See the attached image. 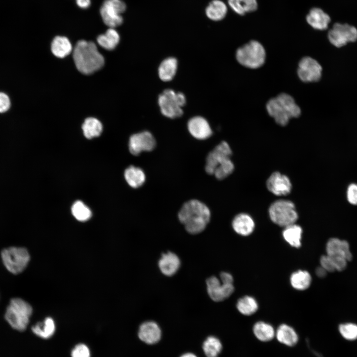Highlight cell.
Returning a JSON list of instances; mask_svg holds the SVG:
<instances>
[{
	"label": "cell",
	"instance_id": "1",
	"mask_svg": "<svg viewBox=\"0 0 357 357\" xmlns=\"http://www.w3.org/2000/svg\"><path fill=\"white\" fill-rule=\"evenodd\" d=\"M178 217L187 232L197 234L206 227L211 214L205 204L198 200L192 199L184 203L178 212Z\"/></svg>",
	"mask_w": 357,
	"mask_h": 357
},
{
	"label": "cell",
	"instance_id": "2",
	"mask_svg": "<svg viewBox=\"0 0 357 357\" xmlns=\"http://www.w3.org/2000/svg\"><path fill=\"white\" fill-rule=\"evenodd\" d=\"M73 58L77 69L85 74H90L100 69L104 59L95 44L84 40L79 41L73 51Z\"/></svg>",
	"mask_w": 357,
	"mask_h": 357
},
{
	"label": "cell",
	"instance_id": "3",
	"mask_svg": "<svg viewBox=\"0 0 357 357\" xmlns=\"http://www.w3.org/2000/svg\"><path fill=\"white\" fill-rule=\"evenodd\" d=\"M266 109L275 121L281 126H285L290 119L297 118L301 115V109L294 98L286 93H281L269 99Z\"/></svg>",
	"mask_w": 357,
	"mask_h": 357
},
{
	"label": "cell",
	"instance_id": "4",
	"mask_svg": "<svg viewBox=\"0 0 357 357\" xmlns=\"http://www.w3.org/2000/svg\"><path fill=\"white\" fill-rule=\"evenodd\" d=\"M232 153L228 143L221 142L207 156L206 173L214 175L218 179H223L231 175L234 170V165L230 159Z\"/></svg>",
	"mask_w": 357,
	"mask_h": 357
},
{
	"label": "cell",
	"instance_id": "5",
	"mask_svg": "<svg viewBox=\"0 0 357 357\" xmlns=\"http://www.w3.org/2000/svg\"><path fill=\"white\" fill-rule=\"evenodd\" d=\"M266 51L259 41L250 40L238 48L236 59L242 66L250 69L261 67L265 63Z\"/></svg>",
	"mask_w": 357,
	"mask_h": 357
},
{
	"label": "cell",
	"instance_id": "6",
	"mask_svg": "<svg viewBox=\"0 0 357 357\" xmlns=\"http://www.w3.org/2000/svg\"><path fill=\"white\" fill-rule=\"evenodd\" d=\"M32 313L30 304L20 298H13L8 304L4 315L10 326L19 331L25 330Z\"/></svg>",
	"mask_w": 357,
	"mask_h": 357
},
{
	"label": "cell",
	"instance_id": "7",
	"mask_svg": "<svg viewBox=\"0 0 357 357\" xmlns=\"http://www.w3.org/2000/svg\"><path fill=\"white\" fill-rule=\"evenodd\" d=\"M186 103L184 95L181 92L167 89L163 91L158 97V104L161 113L170 118H178L183 114L182 107Z\"/></svg>",
	"mask_w": 357,
	"mask_h": 357
},
{
	"label": "cell",
	"instance_id": "8",
	"mask_svg": "<svg viewBox=\"0 0 357 357\" xmlns=\"http://www.w3.org/2000/svg\"><path fill=\"white\" fill-rule=\"evenodd\" d=\"M207 290L210 298L215 301H221L229 298L234 291V278L229 273L223 272L220 278L211 276L206 280Z\"/></svg>",
	"mask_w": 357,
	"mask_h": 357
},
{
	"label": "cell",
	"instance_id": "9",
	"mask_svg": "<svg viewBox=\"0 0 357 357\" xmlns=\"http://www.w3.org/2000/svg\"><path fill=\"white\" fill-rule=\"evenodd\" d=\"M268 211L271 221L281 227L295 224L298 219L295 206L290 200L281 199L274 202Z\"/></svg>",
	"mask_w": 357,
	"mask_h": 357
},
{
	"label": "cell",
	"instance_id": "10",
	"mask_svg": "<svg viewBox=\"0 0 357 357\" xmlns=\"http://www.w3.org/2000/svg\"><path fill=\"white\" fill-rule=\"evenodd\" d=\"M1 258L6 269L12 274H17L26 268L30 257L25 248L11 246L1 251Z\"/></svg>",
	"mask_w": 357,
	"mask_h": 357
},
{
	"label": "cell",
	"instance_id": "11",
	"mask_svg": "<svg viewBox=\"0 0 357 357\" xmlns=\"http://www.w3.org/2000/svg\"><path fill=\"white\" fill-rule=\"evenodd\" d=\"M126 5L122 0H105L100 9L103 22L109 28H115L122 24V14L126 10Z\"/></svg>",
	"mask_w": 357,
	"mask_h": 357
},
{
	"label": "cell",
	"instance_id": "12",
	"mask_svg": "<svg viewBox=\"0 0 357 357\" xmlns=\"http://www.w3.org/2000/svg\"><path fill=\"white\" fill-rule=\"evenodd\" d=\"M330 42L336 47H341L357 40V29L348 24L335 23L328 34Z\"/></svg>",
	"mask_w": 357,
	"mask_h": 357
},
{
	"label": "cell",
	"instance_id": "13",
	"mask_svg": "<svg viewBox=\"0 0 357 357\" xmlns=\"http://www.w3.org/2000/svg\"><path fill=\"white\" fill-rule=\"evenodd\" d=\"M322 70V66L316 60L305 56L298 62L297 74L303 82H317L321 78Z\"/></svg>",
	"mask_w": 357,
	"mask_h": 357
},
{
	"label": "cell",
	"instance_id": "14",
	"mask_svg": "<svg viewBox=\"0 0 357 357\" xmlns=\"http://www.w3.org/2000/svg\"><path fill=\"white\" fill-rule=\"evenodd\" d=\"M155 146V139L148 131L133 134L129 138V150L133 155H138L143 151H151Z\"/></svg>",
	"mask_w": 357,
	"mask_h": 357
},
{
	"label": "cell",
	"instance_id": "15",
	"mask_svg": "<svg viewBox=\"0 0 357 357\" xmlns=\"http://www.w3.org/2000/svg\"><path fill=\"white\" fill-rule=\"evenodd\" d=\"M268 190L277 196H284L289 194L292 189V183L289 178L278 172L272 173L266 181Z\"/></svg>",
	"mask_w": 357,
	"mask_h": 357
},
{
	"label": "cell",
	"instance_id": "16",
	"mask_svg": "<svg viewBox=\"0 0 357 357\" xmlns=\"http://www.w3.org/2000/svg\"><path fill=\"white\" fill-rule=\"evenodd\" d=\"M187 128L190 134L197 139H206L212 134L208 122L201 116L191 118L188 121Z\"/></svg>",
	"mask_w": 357,
	"mask_h": 357
},
{
	"label": "cell",
	"instance_id": "17",
	"mask_svg": "<svg viewBox=\"0 0 357 357\" xmlns=\"http://www.w3.org/2000/svg\"><path fill=\"white\" fill-rule=\"evenodd\" d=\"M326 251L327 255L330 256L341 257L348 261L353 258L349 244L345 240L335 238H330L326 243Z\"/></svg>",
	"mask_w": 357,
	"mask_h": 357
},
{
	"label": "cell",
	"instance_id": "18",
	"mask_svg": "<svg viewBox=\"0 0 357 357\" xmlns=\"http://www.w3.org/2000/svg\"><path fill=\"white\" fill-rule=\"evenodd\" d=\"M138 337L148 344H154L160 340L161 331L159 325L154 321H147L142 323L139 329Z\"/></svg>",
	"mask_w": 357,
	"mask_h": 357
},
{
	"label": "cell",
	"instance_id": "19",
	"mask_svg": "<svg viewBox=\"0 0 357 357\" xmlns=\"http://www.w3.org/2000/svg\"><path fill=\"white\" fill-rule=\"evenodd\" d=\"M232 227L238 234L247 236L252 233L255 228V223L252 218L246 213L238 214L232 221Z\"/></svg>",
	"mask_w": 357,
	"mask_h": 357
},
{
	"label": "cell",
	"instance_id": "20",
	"mask_svg": "<svg viewBox=\"0 0 357 357\" xmlns=\"http://www.w3.org/2000/svg\"><path fill=\"white\" fill-rule=\"evenodd\" d=\"M158 265L160 271L163 274L167 276H171L178 271L180 265V261L175 253L168 252L162 255Z\"/></svg>",
	"mask_w": 357,
	"mask_h": 357
},
{
	"label": "cell",
	"instance_id": "21",
	"mask_svg": "<svg viewBox=\"0 0 357 357\" xmlns=\"http://www.w3.org/2000/svg\"><path fill=\"white\" fill-rule=\"evenodd\" d=\"M306 20L313 28L319 30L326 29L330 22V16L323 10L317 7L310 10L306 15Z\"/></svg>",
	"mask_w": 357,
	"mask_h": 357
},
{
	"label": "cell",
	"instance_id": "22",
	"mask_svg": "<svg viewBox=\"0 0 357 357\" xmlns=\"http://www.w3.org/2000/svg\"><path fill=\"white\" fill-rule=\"evenodd\" d=\"M278 341L289 347L296 345L298 341V336L295 330L286 324H282L275 331V336Z\"/></svg>",
	"mask_w": 357,
	"mask_h": 357
},
{
	"label": "cell",
	"instance_id": "23",
	"mask_svg": "<svg viewBox=\"0 0 357 357\" xmlns=\"http://www.w3.org/2000/svg\"><path fill=\"white\" fill-rule=\"evenodd\" d=\"M228 7L221 0H212L205 9L206 17L214 21L223 20L227 15Z\"/></svg>",
	"mask_w": 357,
	"mask_h": 357
},
{
	"label": "cell",
	"instance_id": "24",
	"mask_svg": "<svg viewBox=\"0 0 357 357\" xmlns=\"http://www.w3.org/2000/svg\"><path fill=\"white\" fill-rule=\"evenodd\" d=\"M178 61L175 58L169 57L165 59L159 66V78L165 82L172 80L176 75Z\"/></svg>",
	"mask_w": 357,
	"mask_h": 357
},
{
	"label": "cell",
	"instance_id": "25",
	"mask_svg": "<svg viewBox=\"0 0 357 357\" xmlns=\"http://www.w3.org/2000/svg\"><path fill=\"white\" fill-rule=\"evenodd\" d=\"M302 230L296 223L284 227L282 236L285 240L291 246L298 248L301 245Z\"/></svg>",
	"mask_w": 357,
	"mask_h": 357
},
{
	"label": "cell",
	"instance_id": "26",
	"mask_svg": "<svg viewBox=\"0 0 357 357\" xmlns=\"http://www.w3.org/2000/svg\"><path fill=\"white\" fill-rule=\"evenodd\" d=\"M51 50L55 56L63 58L71 53L72 45L66 37L58 36L54 38L52 42Z\"/></svg>",
	"mask_w": 357,
	"mask_h": 357
},
{
	"label": "cell",
	"instance_id": "27",
	"mask_svg": "<svg viewBox=\"0 0 357 357\" xmlns=\"http://www.w3.org/2000/svg\"><path fill=\"white\" fill-rule=\"evenodd\" d=\"M290 281L293 288L303 291L309 287L311 283V276L308 271L298 270L291 274Z\"/></svg>",
	"mask_w": 357,
	"mask_h": 357
},
{
	"label": "cell",
	"instance_id": "28",
	"mask_svg": "<svg viewBox=\"0 0 357 357\" xmlns=\"http://www.w3.org/2000/svg\"><path fill=\"white\" fill-rule=\"evenodd\" d=\"M255 337L261 342H268L275 336L274 327L269 323L260 321L256 322L252 328Z\"/></svg>",
	"mask_w": 357,
	"mask_h": 357
},
{
	"label": "cell",
	"instance_id": "29",
	"mask_svg": "<svg viewBox=\"0 0 357 357\" xmlns=\"http://www.w3.org/2000/svg\"><path fill=\"white\" fill-rule=\"evenodd\" d=\"M119 34L115 28H109L104 34L98 36L97 41L102 48L112 50L119 44Z\"/></svg>",
	"mask_w": 357,
	"mask_h": 357
},
{
	"label": "cell",
	"instance_id": "30",
	"mask_svg": "<svg viewBox=\"0 0 357 357\" xmlns=\"http://www.w3.org/2000/svg\"><path fill=\"white\" fill-rule=\"evenodd\" d=\"M124 178L127 183L133 188L141 186L145 182V175L139 168L131 166L124 171Z\"/></svg>",
	"mask_w": 357,
	"mask_h": 357
},
{
	"label": "cell",
	"instance_id": "31",
	"mask_svg": "<svg viewBox=\"0 0 357 357\" xmlns=\"http://www.w3.org/2000/svg\"><path fill=\"white\" fill-rule=\"evenodd\" d=\"M228 3L236 13L243 15L257 8V0H228Z\"/></svg>",
	"mask_w": 357,
	"mask_h": 357
},
{
	"label": "cell",
	"instance_id": "32",
	"mask_svg": "<svg viewBox=\"0 0 357 357\" xmlns=\"http://www.w3.org/2000/svg\"><path fill=\"white\" fill-rule=\"evenodd\" d=\"M32 332L37 336L48 339L55 331V324L51 317L46 318L43 322H39L32 327Z\"/></svg>",
	"mask_w": 357,
	"mask_h": 357
},
{
	"label": "cell",
	"instance_id": "33",
	"mask_svg": "<svg viewBox=\"0 0 357 357\" xmlns=\"http://www.w3.org/2000/svg\"><path fill=\"white\" fill-rule=\"evenodd\" d=\"M236 306L241 314L246 316L254 314L258 309L257 300L250 296H245L240 298L237 301Z\"/></svg>",
	"mask_w": 357,
	"mask_h": 357
},
{
	"label": "cell",
	"instance_id": "34",
	"mask_svg": "<svg viewBox=\"0 0 357 357\" xmlns=\"http://www.w3.org/2000/svg\"><path fill=\"white\" fill-rule=\"evenodd\" d=\"M84 136L88 139L99 136L103 129L101 122L94 118L86 119L82 126Z\"/></svg>",
	"mask_w": 357,
	"mask_h": 357
},
{
	"label": "cell",
	"instance_id": "35",
	"mask_svg": "<svg viewBox=\"0 0 357 357\" xmlns=\"http://www.w3.org/2000/svg\"><path fill=\"white\" fill-rule=\"evenodd\" d=\"M203 349L207 357H217L222 351V345L217 338L210 336L204 342Z\"/></svg>",
	"mask_w": 357,
	"mask_h": 357
},
{
	"label": "cell",
	"instance_id": "36",
	"mask_svg": "<svg viewBox=\"0 0 357 357\" xmlns=\"http://www.w3.org/2000/svg\"><path fill=\"white\" fill-rule=\"evenodd\" d=\"M71 212L77 220L81 222L87 221L92 216L90 209L83 202L79 200L75 202L72 205Z\"/></svg>",
	"mask_w": 357,
	"mask_h": 357
},
{
	"label": "cell",
	"instance_id": "37",
	"mask_svg": "<svg viewBox=\"0 0 357 357\" xmlns=\"http://www.w3.org/2000/svg\"><path fill=\"white\" fill-rule=\"evenodd\" d=\"M338 330L344 339L349 341L357 340V324L351 322L342 323L339 325Z\"/></svg>",
	"mask_w": 357,
	"mask_h": 357
},
{
	"label": "cell",
	"instance_id": "38",
	"mask_svg": "<svg viewBox=\"0 0 357 357\" xmlns=\"http://www.w3.org/2000/svg\"><path fill=\"white\" fill-rule=\"evenodd\" d=\"M71 355V357H90V352L87 346L79 344L73 349Z\"/></svg>",
	"mask_w": 357,
	"mask_h": 357
},
{
	"label": "cell",
	"instance_id": "39",
	"mask_svg": "<svg viewBox=\"0 0 357 357\" xmlns=\"http://www.w3.org/2000/svg\"><path fill=\"white\" fill-rule=\"evenodd\" d=\"M347 197L350 204L354 205H357V184L352 183L348 186Z\"/></svg>",
	"mask_w": 357,
	"mask_h": 357
},
{
	"label": "cell",
	"instance_id": "40",
	"mask_svg": "<svg viewBox=\"0 0 357 357\" xmlns=\"http://www.w3.org/2000/svg\"><path fill=\"white\" fill-rule=\"evenodd\" d=\"M320 266L327 272H333L336 271L333 262L331 258L326 255H322L320 258Z\"/></svg>",
	"mask_w": 357,
	"mask_h": 357
},
{
	"label": "cell",
	"instance_id": "41",
	"mask_svg": "<svg viewBox=\"0 0 357 357\" xmlns=\"http://www.w3.org/2000/svg\"><path fill=\"white\" fill-rule=\"evenodd\" d=\"M10 107V101L8 96L3 92H0V113L7 111Z\"/></svg>",
	"mask_w": 357,
	"mask_h": 357
},
{
	"label": "cell",
	"instance_id": "42",
	"mask_svg": "<svg viewBox=\"0 0 357 357\" xmlns=\"http://www.w3.org/2000/svg\"><path fill=\"white\" fill-rule=\"evenodd\" d=\"M76 4L82 9H86L91 5V0H76Z\"/></svg>",
	"mask_w": 357,
	"mask_h": 357
},
{
	"label": "cell",
	"instance_id": "43",
	"mask_svg": "<svg viewBox=\"0 0 357 357\" xmlns=\"http://www.w3.org/2000/svg\"><path fill=\"white\" fill-rule=\"evenodd\" d=\"M327 272L321 266L317 267L315 270L316 275L319 278H324Z\"/></svg>",
	"mask_w": 357,
	"mask_h": 357
},
{
	"label": "cell",
	"instance_id": "44",
	"mask_svg": "<svg viewBox=\"0 0 357 357\" xmlns=\"http://www.w3.org/2000/svg\"><path fill=\"white\" fill-rule=\"evenodd\" d=\"M180 357H197L195 355L192 353H186L182 355Z\"/></svg>",
	"mask_w": 357,
	"mask_h": 357
}]
</instances>
